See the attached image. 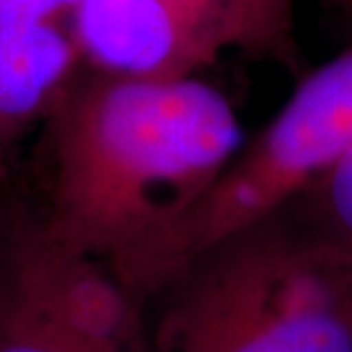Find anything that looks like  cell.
Here are the masks:
<instances>
[{
  "instance_id": "obj_1",
  "label": "cell",
  "mask_w": 352,
  "mask_h": 352,
  "mask_svg": "<svg viewBox=\"0 0 352 352\" xmlns=\"http://www.w3.org/2000/svg\"><path fill=\"white\" fill-rule=\"evenodd\" d=\"M51 119L41 234L105 265L142 305L158 250L245 144L234 105L199 76L94 74L69 85Z\"/></svg>"
},
{
  "instance_id": "obj_2",
  "label": "cell",
  "mask_w": 352,
  "mask_h": 352,
  "mask_svg": "<svg viewBox=\"0 0 352 352\" xmlns=\"http://www.w3.org/2000/svg\"><path fill=\"white\" fill-rule=\"evenodd\" d=\"M165 291L151 352H352V252L291 208L217 245Z\"/></svg>"
},
{
  "instance_id": "obj_3",
  "label": "cell",
  "mask_w": 352,
  "mask_h": 352,
  "mask_svg": "<svg viewBox=\"0 0 352 352\" xmlns=\"http://www.w3.org/2000/svg\"><path fill=\"white\" fill-rule=\"evenodd\" d=\"M350 151L352 48L302 76L277 115L241 146L158 250L142 300L217 245L295 206Z\"/></svg>"
},
{
  "instance_id": "obj_4",
  "label": "cell",
  "mask_w": 352,
  "mask_h": 352,
  "mask_svg": "<svg viewBox=\"0 0 352 352\" xmlns=\"http://www.w3.org/2000/svg\"><path fill=\"white\" fill-rule=\"evenodd\" d=\"M80 62L98 76L195 78L231 48L227 0H80Z\"/></svg>"
},
{
  "instance_id": "obj_5",
  "label": "cell",
  "mask_w": 352,
  "mask_h": 352,
  "mask_svg": "<svg viewBox=\"0 0 352 352\" xmlns=\"http://www.w3.org/2000/svg\"><path fill=\"white\" fill-rule=\"evenodd\" d=\"M0 281L28 309L94 352H151L142 305L108 267L53 243L37 222L7 238Z\"/></svg>"
},
{
  "instance_id": "obj_6",
  "label": "cell",
  "mask_w": 352,
  "mask_h": 352,
  "mask_svg": "<svg viewBox=\"0 0 352 352\" xmlns=\"http://www.w3.org/2000/svg\"><path fill=\"white\" fill-rule=\"evenodd\" d=\"M80 62L74 21L0 5V156L51 117Z\"/></svg>"
},
{
  "instance_id": "obj_7",
  "label": "cell",
  "mask_w": 352,
  "mask_h": 352,
  "mask_svg": "<svg viewBox=\"0 0 352 352\" xmlns=\"http://www.w3.org/2000/svg\"><path fill=\"white\" fill-rule=\"evenodd\" d=\"M231 48L281 65L298 62L295 0H227Z\"/></svg>"
},
{
  "instance_id": "obj_8",
  "label": "cell",
  "mask_w": 352,
  "mask_h": 352,
  "mask_svg": "<svg viewBox=\"0 0 352 352\" xmlns=\"http://www.w3.org/2000/svg\"><path fill=\"white\" fill-rule=\"evenodd\" d=\"M291 210L322 236L352 252V151Z\"/></svg>"
},
{
  "instance_id": "obj_9",
  "label": "cell",
  "mask_w": 352,
  "mask_h": 352,
  "mask_svg": "<svg viewBox=\"0 0 352 352\" xmlns=\"http://www.w3.org/2000/svg\"><path fill=\"white\" fill-rule=\"evenodd\" d=\"M0 352H94L28 309L0 281Z\"/></svg>"
}]
</instances>
